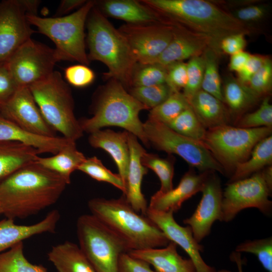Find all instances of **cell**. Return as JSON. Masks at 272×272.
<instances>
[{
  "label": "cell",
  "mask_w": 272,
  "mask_h": 272,
  "mask_svg": "<svg viewBox=\"0 0 272 272\" xmlns=\"http://www.w3.org/2000/svg\"><path fill=\"white\" fill-rule=\"evenodd\" d=\"M56 173L35 161L0 183V209L6 218L23 219L55 203L66 186Z\"/></svg>",
  "instance_id": "6da1fadb"
},
{
  "label": "cell",
  "mask_w": 272,
  "mask_h": 272,
  "mask_svg": "<svg viewBox=\"0 0 272 272\" xmlns=\"http://www.w3.org/2000/svg\"><path fill=\"white\" fill-rule=\"evenodd\" d=\"M141 2L190 30L205 36L220 52L219 44L225 37L249 34V26L231 13L205 0H141Z\"/></svg>",
  "instance_id": "7a4b0ae2"
},
{
  "label": "cell",
  "mask_w": 272,
  "mask_h": 272,
  "mask_svg": "<svg viewBox=\"0 0 272 272\" xmlns=\"http://www.w3.org/2000/svg\"><path fill=\"white\" fill-rule=\"evenodd\" d=\"M86 25L89 60L103 63L108 69L104 78L118 81L127 90L138 63L127 41L95 5L88 16Z\"/></svg>",
  "instance_id": "3957f363"
},
{
  "label": "cell",
  "mask_w": 272,
  "mask_h": 272,
  "mask_svg": "<svg viewBox=\"0 0 272 272\" xmlns=\"http://www.w3.org/2000/svg\"><path fill=\"white\" fill-rule=\"evenodd\" d=\"M88 207L91 214L116 234L128 251L165 246L170 242L149 218L132 208L123 195L117 199L92 198Z\"/></svg>",
  "instance_id": "277c9868"
},
{
  "label": "cell",
  "mask_w": 272,
  "mask_h": 272,
  "mask_svg": "<svg viewBox=\"0 0 272 272\" xmlns=\"http://www.w3.org/2000/svg\"><path fill=\"white\" fill-rule=\"evenodd\" d=\"M149 108L131 96L123 85L114 79L97 91L92 105V116L78 119L83 132L89 133L102 128L116 126L134 135L147 147L140 112Z\"/></svg>",
  "instance_id": "5b68a950"
},
{
  "label": "cell",
  "mask_w": 272,
  "mask_h": 272,
  "mask_svg": "<svg viewBox=\"0 0 272 272\" xmlns=\"http://www.w3.org/2000/svg\"><path fill=\"white\" fill-rule=\"evenodd\" d=\"M29 88L44 119L54 131L74 141L83 135L74 114L71 90L60 72L54 71L47 78Z\"/></svg>",
  "instance_id": "8992f818"
},
{
  "label": "cell",
  "mask_w": 272,
  "mask_h": 272,
  "mask_svg": "<svg viewBox=\"0 0 272 272\" xmlns=\"http://www.w3.org/2000/svg\"><path fill=\"white\" fill-rule=\"evenodd\" d=\"M94 5L95 1H87L76 11L62 17L43 18L26 14V18L31 25L35 26L39 32L54 43L59 61H77L88 65L85 26Z\"/></svg>",
  "instance_id": "52a82bcc"
},
{
  "label": "cell",
  "mask_w": 272,
  "mask_h": 272,
  "mask_svg": "<svg viewBox=\"0 0 272 272\" xmlns=\"http://www.w3.org/2000/svg\"><path fill=\"white\" fill-rule=\"evenodd\" d=\"M77 234L79 246L96 272H119L120 256L128 249L116 234L92 214L78 218Z\"/></svg>",
  "instance_id": "ba28073f"
},
{
  "label": "cell",
  "mask_w": 272,
  "mask_h": 272,
  "mask_svg": "<svg viewBox=\"0 0 272 272\" xmlns=\"http://www.w3.org/2000/svg\"><path fill=\"white\" fill-rule=\"evenodd\" d=\"M271 128H245L224 124L207 129L202 143L225 170L232 174L250 156L255 145L271 135Z\"/></svg>",
  "instance_id": "9c48e42d"
},
{
  "label": "cell",
  "mask_w": 272,
  "mask_h": 272,
  "mask_svg": "<svg viewBox=\"0 0 272 272\" xmlns=\"http://www.w3.org/2000/svg\"><path fill=\"white\" fill-rule=\"evenodd\" d=\"M143 127L150 146L170 154H176L202 172L225 173L223 167L201 142L182 135L165 124L149 119L143 123Z\"/></svg>",
  "instance_id": "30bf717a"
},
{
  "label": "cell",
  "mask_w": 272,
  "mask_h": 272,
  "mask_svg": "<svg viewBox=\"0 0 272 272\" xmlns=\"http://www.w3.org/2000/svg\"><path fill=\"white\" fill-rule=\"evenodd\" d=\"M60 61L55 49L31 38L23 44L7 60L18 87H28L44 80Z\"/></svg>",
  "instance_id": "8fae6325"
},
{
  "label": "cell",
  "mask_w": 272,
  "mask_h": 272,
  "mask_svg": "<svg viewBox=\"0 0 272 272\" xmlns=\"http://www.w3.org/2000/svg\"><path fill=\"white\" fill-rule=\"evenodd\" d=\"M271 189L261 171L229 182L223 193L222 221L230 222L241 211L249 208H256L265 215H270L272 202L268 197Z\"/></svg>",
  "instance_id": "7c38bea8"
},
{
  "label": "cell",
  "mask_w": 272,
  "mask_h": 272,
  "mask_svg": "<svg viewBox=\"0 0 272 272\" xmlns=\"http://www.w3.org/2000/svg\"><path fill=\"white\" fill-rule=\"evenodd\" d=\"M177 24H125L118 29L127 41L138 62L152 64L172 40Z\"/></svg>",
  "instance_id": "4fadbf2b"
},
{
  "label": "cell",
  "mask_w": 272,
  "mask_h": 272,
  "mask_svg": "<svg viewBox=\"0 0 272 272\" xmlns=\"http://www.w3.org/2000/svg\"><path fill=\"white\" fill-rule=\"evenodd\" d=\"M34 33L19 0L0 2V62L7 61Z\"/></svg>",
  "instance_id": "5bb4252c"
},
{
  "label": "cell",
  "mask_w": 272,
  "mask_h": 272,
  "mask_svg": "<svg viewBox=\"0 0 272 272\" xmlns=\"http://www.w3.org/2000/svg\"><path fill=\"white\" fill-rule=\"evenodd\" d=\"M0 115L30 132L45 137L57 136L44 119L28 87L18 88L0 105Z\"/></svg>",
  "instance_id": "9a60e30c"
},
{
  "label": "cell",
  "mask_w": 272,
  "mask_h": 272,
  "mask_svg": "<svg viewBox=\"0 0 272 272\" xmlns=\"http://www.w3.org/2000/svg\"><path fill=\"white\" fill-rule=\"evenodd\" d=\"M201 192L202 197L195 211L183 221L184 224L191 228L198 243L209 234L216 221H222L223 192L220 179L213 172L208 176Z\"/></svg>",
  "instance_id": "2e32d148"
},
{
  "label": "cell",
  "mask_w": 272,
  "mask_h": 272,
  "mask_svg": "<svg viewBox=\"0 0 272 272\" xmlns=\"http://www.w3.org/2000/svg\"><path fill=\"white\" fill-rule=\"evenodd\" d=\"M172 211L161 212L149 208L146 216L163 233L169 241L180 246L193 262L196 272H215L213 267L208 265L200 255L203 247L193 236L191 228L183 227L175 220Z\"/></svg>",
  "instance_id": "e0dca14e"
},
{
  "label": "cell",
  "mask_w": 272,
  "mask_h": 272,
  "mask_svg": "<svg viewBox=\"0 0 272 272\" xmlns=\"http://www.w3.org/2000/svg\"><path fill=\"white\" fill-rule=\"evenodd\" d=\"M208 47L216 49L208 38L178 23L172 40L152 64L166 68L175 62L201 55Z\"/></svg>",
  "instance_id": "ac0fdd59"
},
{
  "label": "cell",
  "mask_w": 272,
  "mask_h": 272,
  "mask_svg": "<svg viewBox=\"0 0 272 272\" xmlns=\"http://www.w3.org/2000/svg\"><path fill=\"white\" fill-rule=\"evenodd\" d=\"M95 6L106 17L123 20L126 24H169L171 20L144 4L140 1H95Z\"/></svg>",
  "instance_id": "d6986e66"
},
{
  "label": "cell",
  "mask_w": 272,
  "mask_h": 272,
  "mask_svg": "<svg viewBox=\"0 0 272 272\" xmlns=\"http://www.w3.org/2000/svg\"><path fill=\"white\" fill-rule=\"evenodd\" d=\"M213 171L196 174L189 170L181 178L175 188L165 193L157 191L151 198L148 208L157 211L177 212L185 200L199 191Z\"/></svg>",
  "instance_id": "ffe728a7"
},
{
  "label": "cell",
  "mask_w": 272,
  "mask_h": 272,
  "mask_svg": "<svg viewBox=\"0 0 272 272\" xmlns=\"http://www.w3.org/2000/svg\"><path fill=\"white\" fill-rule=\"evenodd\" d=\"M127 132L129 160L126 180V193L123 195L134 211L146 216L148 206L142 191V183L143 177L148 173V168L142 164L141 157L146 151L134 135Z\"/></svg>",
  "instance_id": "44dd1931"
},
{
  "label": "cell",
  "mask_w": 272,
  "mask_h": 272,
  "mask_svg": "<svg viewBox=\"0 0 272 272\" xmlns=\"http://www.w3.org/2000/svg\"><path fill=\"white\" fill-rule=\"evenodd\" d=\"M60 217L59 211L53 210L42 220L31 225L17 224L15 220L8 218L0 220V253L34 236L54 233Z\"/></svg>",
  "instance_id": "7402d4cb"
},
{
  "label": "cell",
  "mask_w": 272,
  "mask_h": 272,
  "mask_svg": "<svg viewBox=\"0 0 272 272\" xmlns=\"http://www.w3.org/2000/svg\"><path fill=\"white\" fill-rule=\"evenodd\" d=\"M127 253L152 265L156 272H196L192 261L180 255L177 245L171 241L164 248L132 250Z\"/></svg>",
  "instance_id": "603a6c76"
},
{
  "label": "cell",
  "mask_w": 272,
  "mask_h": 272,
  "mask_svg": "<svg viewBox=\"0 0 272 272\" xmlns=\"http://www.w3.org/2000/svg\"><path fill=\"white\" fill-rule=\"evenodd\" d=\"M70 141L63 137H45L27 131L0 115V141L15 142L37 149L39 153H57Z\"/></svg>",
  "instance_id": "cb8c5ba5"
},
{
  "label": "cell",
  "mask_w": 272,
  "mask_h": 272,
  "mask_svg": "<svg viewBox=\"0 0 272 272\" xmlns=\"http://www.w3.org/2000/svg\"><path fill=\"white\" fill-rule=\"evenodd\" d=\"M127 131L115 132L110 129H100L90 133L88 142L94 148L107 152L114 161L126 188L129 160Z\"/></svg>",
  "instance_id": "d4e9b609"
},
{
  "label": "cell",
  "mask_w": 272,
  "mask_h": 272,
  "mask_svg": "<svg viewBox=\"0 0 272 272\" xmlns=\"http://www.w3.org/2000/svg\"><path fill=\"white\" fill-rule=\"evenodd\" d=\"M188 103L206 129L228 124L229 112L225 103L202 89L194 95Z\"/></svg>",
  "instance_id": "484cf974"
},
{
  "label": "cell",
  "mask_w": 272,
  "mask_h": 272,
  "mask_svg": "<svg viewBox=\"0 0 272 272\" xmlns=\"http://www.w3.org/2000/svg\"><path fill=\"white\" fill-rule=\"evenodd\" d=\"M47 256L57 272H96L79 246L71 241L53 246Z\"/></svg>",
  "instance_id": "4316f807"
},
{
  "label": "cell",
  "mask_w": 272,
  "mask_h": 272,
  "mask_svg": "<svg viewBox=\"0 0 272 272\" xmlns=\"http://www.w3.org/2000/svg\"><path fill=\"white\" fill-rule=\"evenodd\" d=\"M39 151L15 142L0 141V183L22 167L35 161Z\"/></svg>",
  "instance_id": "83f0119b"
},
{
  "label": "cell",
  "mask_w": 272,
  "mask_h": 272,
  "mask_svg": "<svg viewBox=\"0 0 272 272\" xmlns=\"http://www.w3.org/2000/svg\"><path fill=\"white\" fill-rule=\"evenodd\" d=\"M86 159L84 155L77 149L76 141H70L52 156H38L36 162L59 175L69 184L72 174L78 170Z\"/></svg>",
  "instance_id": "f1b7e54d"
},
{
  "label": "cell",
  "mask_w": 272,
  "mask_h": 272,
  "mask_svg": "<svg viewBox=\"0 0 272 272\" xmlns=\"http://www.w3.org/2000/svg\"><path fill=\"white\" fill-rule=\"evenodd\" d=\"M271 163L272 136L270 135L258 142L253 148L249 158L236 166L229 182L248 177L271 165Z\"/></svg>",
  "instance_id": "f546056e"
},
{
  "label": "cell",
  "mask_w": 272,
  "mask_h": 272,
  "mask_svg": "<svg viewBox=\"0 0 272 272\" xmlns=\"http://www.w3.org/2000/svg\"><path fill=\"white\" fill-rule=\"evenodd\" d=\"M224 102L234 113H240L254 105L259 99L249 88L237 79L229 78L223 90Z\"/></svg>",
  "instance_id": "4dcf8cb0"
},
{
  "label": "cell",
  "mask_w": 272,
  "mask_h": 272,
  "mask_svg": "<svg viewBox=\"0 0 272 272\" xmlns=\"http://www.w3.org/2000/svg\"><path fill=\"white\" fill-rule=\"evenodd\" d=\"M219 53L214 48L208 47L202 54L205 69L201 89L225 103L218 69Z\"/></svg>",
  "instance_id": "1f68e13d"
},
{
  "label": "cell",
  "mask_w": 272,
  "mask_h": 272,
  "mask_svg": "<svg viewBox=\"0 0 272 272\" xmlns=\"http://www.w3.org/2000/svg\"><path fill=\"white\" fill-rule=\"evenodd\" d=\"M0 272H47L43 265L31 263L25 256L23 242L0 253Z\"/></svg>",
  "instance_id": "d6a6232c"
},
{
  "label": "cell",
  "mask_w": 272,
  "mask_h": 272,
  "mask_svg": "<svg viewBox=\"0 0 272 272\" xmlns=\"http://www.w3.org/2000/svg\"><path fill=\"white\" fill-rule=\"evenodd\" d=\"M189 106L182 93L174 92L163 103L150 110L148 119L167 124Z\"/></svg>",
  "instance_id": "836d02e7"
},
{
  "label": "cell",
  "mask_w": 272,
  "mask_h": 272,
  "mask_svg": "<svg viewBox=\"0 0 272 272\" xmlns=\"http://www.w3.org/2000/svg\"><path fill=\"white\" fill-rule=\"evenodd\" d=\"M165 125L182 135L201 143L207 130L190 106Z\"/></svg>",
  "instance_id": "e575fe53"
},
{
  "label": "cell",
  "mask_w": 272,
  "mask_h": 272,
  "mask_svg": "<svg viewBox=\"0 0 272 272\" xmlns=\"http://www.w3.org/2000/svg\"><path fill=\"white\" fill-rule=\"evenodd\" d=\"M142 164L153 170L158 176L161 187L158 192L165 193L173 187L174 165L172 160L159 157L157 155L145 152L141 157Z\"/></svg>",
  "instance_id": "d590c367"
},
{
  "label": "cell",
  "mask_w": 272,
  "mask_h": 272,
  "mask_svg": "<svg viewBox=\"0 0 272 272\" xmlns=\"http://www.w3.org/2000/svg\"><path fill=\"white\" fill-rule=\"evenodd\" d=\"M78 170L98 181L105 182L113 185L120 190L123 195L126 193V188L120 176L107 169L101 160L95 156L86 158L79 167Z\"/></svg>",
  "instance_id": "8d00e7d4"
},
{
  "label": "cell",
  "mask_w": 272,
  "mask_h": 272,
  "mask_svg": "<svg viewBox=\"0 0 272 272\" xmlns=\"http://www.w3.org/2000/svg\"><path fill=\"white\" fill-rule=\"evenodd\" d=\"M166 67L156 64L138 63L132 75L129 88L166 83Z\"/></svg>",
  "instance_id": "74e56055"
},
{
  "label": "cell",
  "mask_w": 272,
  "mask_h": 272,
  "mask_svg": "<svg viewBox=\"0 0 272 272\" xmlns=\"http://www.w3.org/2000/svg\"><path fill=\"white\" fill-rule=\"evenodd\" d=\"M128 90L131 96L150 110L163 103L174 92L166 83L132 87Z\"/></svg>",
  "instance_id": "f35d334b"
},
{
  "label": "cell",
  "mask_w": 272,
  "mask_h": 272,
  "mask_svg": "<svg viewBox=\"0 0 272 272\" xmlns=\"http://www.w3.org/2000/svg\"><path fill=\"white\" fill-rule=\"evenodd\" d=\"M235 251L254 254L263 267L272 272V238L246 241L237 246Z\"/></svg>",
  "instance_id": "ab89813d"
},
{
  "label": "cell",
  "mask_w": 272,
  "mask_h": 272,
  "mask_svg": "<svg viewBox=\"0 0 272 272\" xmlns=\"http://www.w3.org/2000/svg\"><path fill=\"white\" fill-rule=\"evenodd\" d=\"M237 127L254 128L272 127V105L269 98L266 97L259 108L253 112L243 116L236 124Z\"/></svg>",
  "instance_id": "60d3db41"
},
{
  "label": "cell",
  "mask_w": 272,
  "mask_h": 272,
  "mask_svg": "<svg viewBox=\"0 0 272 272\" xmlns=\"http://www.w3.org/2000/svg\"><path fill=\"white\" fill-rule=\"evenodd\" d=\"M205 69L202 55L190 58L187 63V82L183 95L188 102L201 87Z\"/></svg>",
  "instance_id": "b9f144b4"
},
{
  "label": "cell",
  "mask_w": 272,
  "mask_h": 272,
  "mask_svg": "<svg viewBox=\"0 0 272 272\" xmlns=\"http://www.w3.org/2000/svg\"><path fill=\"white\" fill-rule=\"evenodd\" d=\"M247 86L259 98L270 93L272 88V61L269 58L252 77Z\"/></svg>",
  "instance_id": "7bdbcfd3"
},
{
  "label": "cell",
  "mask_w": 272,
  "mask_h": 272,
  "mask_svg": "<svg viewBox=\"0 0 272 272\" xmlns=\"http://www.w3.org/2000/svg\"><path fill=\"white\" fill-rule=\"evenodd\" d=\"M64 78L72 86L83 88L93 82L95 75L88 65L79 63L66 67L64 70Z\"/></svg>",
  "instance_id": "ee69618b"
},
{
  "label": "cell",
  "mask_w": 272,
  "mask_h": 272,
  "mask_svg": "<svg viewBox=\"0 0 272 272\" xmlns=\"http://www.w3.org/2000/svg\"><path fill=\"white\" fill-rule=\"evenodd\" d=\"M166 83L173 92H180L187 82V63L183 61L175 62L166 67Z\"/></svg>",
  "instance_id": "f6af8a7d"
},
{
  "label": "cell",
  "mask_w": 272,
  "mask_h": 272,
  "mask_svg": "<svg viewBox=\"0 0 272 272\" xmlns=\"http://www.w3.org/2000/svg\"><path fill=\"white\" fill-rule=\"evenodd\" d=\"M18 88L7 61L0 62V105L6 103Z\"/></svg>",
  "instance_id": "bcb514c9"
},
{
  "label": "cell",
  "mask_w": 272,
  "mask_h": 272,
  "mask_svg": "<svg viewBox=\"0 0 272 272\" xmlns=\"http://www.w3.org/2000/svg\"><path fill=\"white\" fill-rule=\"evenodd\" d=\"M265 5H250L235 10L231 14L238 21L247 25L263 18L268 12Z\"/></svg>",
  "instance_id": "7dc6e473"
},
{
  "label": "cell",
  "mask_w": 272,
  "mask_h": 272,
  "mask_svg": "<svg viewBox=\"0 0 272 272\" xmlns=\"http://www.w3.org/2000/svg\"><path fill=\"white\" fill-rule=\"evenodd\" d=\"M268 57L260 55H251L244 67L238 73L237 80L247 85L252 77L263 65Z\"/></svg>",
  "instance_id": "c3c4849f"
},
{
  "label": "cell",
  "mask_w": 272,
  "mask_h": 272,
  "mask_svg": "<svg viewBox=\"0 0 272 272\" xmlns=\"http://www.w3.org/2000/svg\"><path fill=\"white\" fill-rule=\"evenodd\" d=\"M119 272H155L150 265L142 260L133 258L127 253L121 255L118 261Z\"/></svg>",
  "instance_id": "681fc988"
},
{
  "label": "cell",
  "mask_w": 272,
  "mask_h": 272,
  "mask_svg": "<svg viewBox=\"0 0 272 272\" xmlns=\"http://www.w3.org/2000/svg\"><path fill=\"white\" fill-rule=\"evenodd\" d=\"M244 35L238 33L225 37L220 43V50L231 55L243 51L246 44Z\"/></svg>",
  "instance_id": "f907efd6"
},
{
  "label": "cell",
  "mask_w": 272,
  "mask_h": 272,
  "mask_svg": "<svg viewBox=\"0 0 272 272\" xmlns=\"http://www.w3.org/2000/svg\"><path fill=\"white\" fill-rule=\"evenodd\" d=\"M87 1L85 0H62L57 9L55 17H62L72 11L80 8Z\"/></svg>",
  "instance_id": "816d5d0a"
},
{
  "label": "cell",
  "mask_w": 272,
  "mask_h": 272,
  "mask_svg": "<svg viewBox=\"0 0 272 272\" xmlns=\"http://www.w3.org/2000/svg\"><path fill=\"white\" fill-rule=\"evenodd\" d=\"M251 54L247 52L241 51L231 55L229 69L231 71L239 72L245 65Z\"/></svg>",
  "instance_id": "f5cc1de1"
},
{
  "label": "cell",
  "mask_w": 272,
  "mask_h": 272,
  "mask_svg": "<svg viewBox=\"0 0 272 272\" xmlns=\"http://www.w3.org/2000/svg\"><path fill=\"white\" fill-rule=\"evenodd\" d=\"M19 3L26 14L37 15V11L41 3L38 0H19Z\"/></svg>",
  "instance_id": "db71d44e"
},
{
  "label": "cell",
  "mask_w": 272,
  "mask_h": 272,
  "mask_svg": "<svg viewBox=\"0 0 272 272\" xmlns=\"http://www.w3.org/2000/svg\"><path fill=\"white\" fill-rule=\"evenodd\" d=\"M231 258L236 263L238 272H243L240 253L236 251L234 252L231 255Z\"/></svg>",
  "instance_id": "11a10c76"
},
{
  "label": "cell",
  "mask_w": 272,
  "mask_h": 272,
  "mask_svg": "<svg viewBox=\"0 0 272 272\" xmlns=\"http://www.w3.org/2000/svg\"><path fill=\"white\" fill-rule=\"evenodd\" d=\"M215 272H232L230 270H227V269H221L218 271H216Z\"/></svg>",
  "instance_id": "9f6ffc18"
},
{
  "label": "cell",
  "mask_w": 272,
  "mask_h": 272,
  "mask_svg": "<svg viewBox=\"0 0 272 272\" xmlns=\"http://www.w3.org/2000/svg\"><path fill=\"white\" fill-rule=\"evenodd\" d=\"M2 215V211H1V210L0 209V215Z\"/></svg>",
  "instance_id": "6f0895ef"
}]
</instances>
